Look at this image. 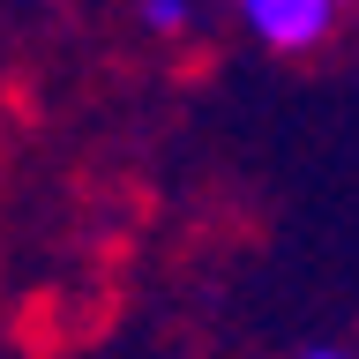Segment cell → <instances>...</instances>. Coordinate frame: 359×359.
Returning <instances> with one entry per match:
<instances>
[{
	"label": "cell",
	"mask_w": 359,
	"mask_h": 359,
	"mask_svg": "<svg viewBox=\"0 0 359 359\" xmlns=\"http://www.w3.org/2000/svg\"><path fill=\"white\" fill-rule=\"evenodd\" d=\"M232 15L247 22V38L262 53H314L337 30L344 0H232Z\"/></svg>",
	"instance_id": "1"
},
{
	"label": "cell",
	"mask_w": 359,
	"mask_h": 359,
	"mask_svg": "<svg viewBox=\"0 0 359 359\" xmlns=\"http://www.w3.org/2000/svg\"><path fill=\"white\" fill-rule=\"evenodd\" d=\"M142 22L172 38V30H187V22H195V0H142Z\"/></svg>",
	"instance_id": "2"
},
{
	"label": "cell",
	"mask_w": 359,
	"mask_h": 359,
	"mask_svg": "<svg viewBox=\"0 0 359 359\" xmlns=\"http://www.w3.org/2000/svg\"><path fill=\"white\" fill-rule=\"evenodd\" d=\"M299 359H359V352H344V344H314V352H299Z\"/></svg>",
	"instance_id": "3"
}]
</instances>
